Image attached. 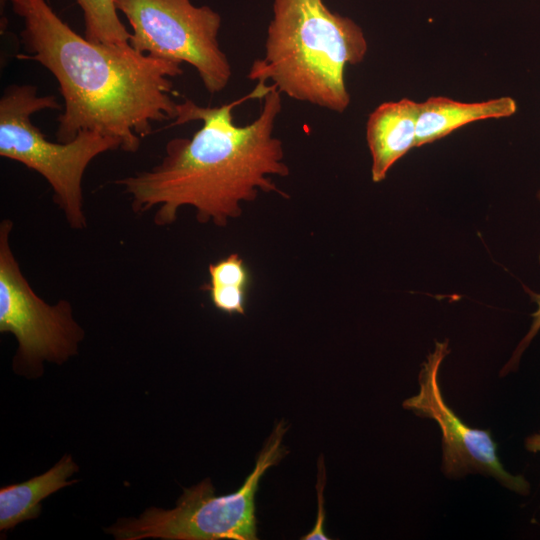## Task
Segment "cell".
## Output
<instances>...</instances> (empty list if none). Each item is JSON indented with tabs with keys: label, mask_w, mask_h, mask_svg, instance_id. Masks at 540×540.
Here are the masks:
<instances>
[{
	"label": "cell",
	"mask_w": 540,
	"mask_h": 540,
	"mask_svg": "<svg viewBox=\"0 0 540 540\" xmlns=\"http://www.w3.org/2000/svg\"><path fill=\"white\" fill-rule=\"evenodd\" d=\"M281 92L258 83L246 97L216 107L178 103L172 125L202 121L191 138H173L149 170L115 180L136 214L155 210L153 222L168 226L181 208L195 209L200 223L223 227L242 213L241 204L259 191L287 198L270 178L285 177L283 145L273 136Z\"/></svg>",
	"instance_id": "1"
},
{
	"label": "cell",
	"mask_w": 540,
	"mask_h": 540,
	"mask_svg": "<svg viewBox=\"0 0 540 540\" xmlns=\"http://www.w3.org/2000/svg\"><path fill=\"white\" fill-rule=\"evenodd\" d=\"M537 196H538V199L540 200V190L538 191Z\"/></svg>",
	"instance_id": "16"
},
{
	"label": "cell",
	"mask_w": 540,
	"mask_h": 540,
	"mask_svg": "<svg viewBox=\"0 0 540 540\" xmlns=\"http://www.w3.org/2000/svg\"><path fill=\"white\" fill-rule=\"evenodd\" d=\"M419 102L409 98L377 106L366 122V141L372 158L371 178L383 181L391 167L416 146Z\"/></svg>",
	"instance_id": "9"
},
{
	"label": "cell",
	"mask_w": 540,
	"mask_h": 540,
	"mask_svg": "<svg viewBox=\"0 0 540 540\" xmlns=\"http://www.w3.org/2000/svg\"><path fill=\"white\" fill-rule=\"evenodd\" d=\"M318 481L316 485L317 490V499H318V511H317V519L316 523L313 527V529L302 537L303 540H328L329 537H327V534L325 533L324 527H325V508L323 507L324 504V488L326 483V472H325V466L323 463V457H320L319 459V465H318Z\"/></svg>",
	"instance_id": "15"
},
{
	"label": "cell",
	"mask_w": 540,
	"mask_h": 540,
	"mask_svg": "<svg viewBox=\"0 0 540 540\" xmlns=\"http://www.w3.org/2000/svg\"><path fill=\"white\" fill-rule=\"evenodd\" d=\"M84 19V37L96 44L127 46L131 32L120 20L114 0H75Z\"/></svg>",
	"instance_id": "13"
},
{
	"label": "cell",
	"mask_w": 540,
	"mask_h": 540,
	"mask_svg": "<svg viewBox=\"0 0 540 540\" xmlns=\"http://www.w3.org/2000/svg\"><path fill=\"white\" fill-rule=\"evenodd\" d=\"M516 111L517 103L509 96L478 102H461L443 96L429 97L419 102L415 148L442 139L473 122L508 118Z\"/></svg>",
	"instance_id": "10"
},
{
	"label": "cell",
	"mask_w": 540,
	"mask_h": 540,
	"mask_svg": "<svg viewBox=\"0 0 540 540\" xmlns=\"http://www.w3.org/2000/svg\"><path fill=\"white\" fill-rule=\"evenodd\" d=\"M78 470L70 455H65L47 472L19 484L0 489V530L38 517L41 501L76 481L68 478Z\"/></svg>",
	"instance_id": "11"
},
{
	"label": "cell",
	"mask_w": 540,
	"mask_h": 540,
	"mask_svg": "<svg viewBox=\"0 0 540 540\" xmlns=\"http://www.w3.org/2000/svg\"><path fill=\"white\" fill-rule=\"evenodd\" d=\"M131 26L130 46L138 53L190 64L210 94L229 83L232 69L221 50L220 15L191 0H114Z\"/></svg>",
	"instance_id": "6"
},
{
	"label": "cell",
	"mask_w": 540,
	"mask_h": 540,
	"mask_svg": "<svg viewBox=\"0 0 540 540\" xmlns=\"http://www.w3.org/2000/svg\"><path fill=\"white\" fill-rule=\"evenodd\" d=\"M209 282L203 289L213 306L229 315L246 312L252 274L238 253H232L208 266Z\"/></svg>",
	"instance_id": "12"
},
{
	"label": "cell",
	"mask_w": 540,
	"mask_h": 540,
	"mask_svg": "<svg viewBox=\"0 0 540 540\" xmlns=\"http://www.w3.org/2000/svg\"><path fill=\"white\" fill-rule=\"evenodd\" d=\"M287 428L276 425L252 473L234 493L216 496L210 479L184 489L172 510L150 508L139 518L120 520L107 532L120 540L161 538L166 540H255V495L265 471L286 453L282 439Z\"/></svg>",
	"instance_id": "5"
},
{
	"label": "cell",
	"mask_w": 540,
	"mask_h": 540,
	"mask_svg": "<svg viewBox=\"0 0 540 540\" xmlns=\"http://www.w3.org/2000/svg\"><path fill=\"white\" fill-rule=\"evenodd\" d=\"M13 222L0 223V332L18 341L15 363L38 369L43 361L63 363L78 350L84 331L72 316L68 301L51 305L24 277L10 246Z\"/></svg>",
	"instance_id": "7"
},
{
	"label": "cell",
	"mask_w": 540,
	"mask_h": 540,
	"mask_svg": "<svg viewBox=\"0 0 540 540\" xmlns=\"http://www.w3.org/2000/svg\"><path fill=\"white\" fill-rule=\"evenodd\" d=\"M23 20L24 53L57 80L64 100L56 139L73 140L80 131L111 137L125 152H136L154 122L175 120L171 78L181 63L136 52L130 45L96 44L76 33L46 0H7Z\"/></svg>",
	"instance_id": "2"
},
{
	"label": "cell",
	"mask_w": 540,
	"mask_h": 540,
	"mask_svg": "<svg viewBox=\"0 0 540 540\" xmlns=\"http://www.w3.org/2000/svg\"><path fill=\"white\" fill-rule=\"evenodd\" d=\"M447 339L436 342L422 363L418 375L419 391L403 402V408L417 416L434 420L442 434V465L444 475L460 479L468 474L495 478L503 487L521 496L530 493V483L523 475L509 473L502 465L497 443L490 430L465 424L445 402L438 375L444 358L449 354Z\"/></svg>",
	"instance_id": "8"
},
{
	"label": "cell",
	"mask_w": 540,
	"mask_h": 540,
	"mask_svg": "<svg viewBox=\"0 0 540 540\" xmlns=\"http://www.w3.org/2000/svg\"><path fill=\"white\" fill-rule=\"evenodd\" d=\"M367 51L361 27L323 0H274L265 56L252 63L247 77L269 80L292 99L343 113L351 101L345 68L361 63Z\"/></svg>",
	"instance_id": "3"
},
{
	"label": "cell",
	"mask_w": 540,
	"mask_h": 540,
	"mask_svg": "<svg viewBox=\"0 0 540 540\" xmlns=\"http://www.w3.org/2000/svg\"><path fill=\"white\" fill-rule=\"evenodd\" d=\"M54 95L40 96L32 84H11L0 98V156L39 173L50 185L54 202L73 230H84L82 180L93 159L120 149L117 140L94 131H80L69 142H53L33 124L31 116L58 110Z\"/></svg>",
	"instance_id": "4"
},
{
	"label": "cell",
	"mask_w": 540,
	"mask_h": 540,
	"mask_svg": "<svg viewBox=\"0 0 540 540\" xmlns=\"http://www.w3.org/2000/svg\"><path fill=\"white\" fill-rule=\"evenodd\" d=\"M526 292L531 297V300L536 304L537 308L531 314L532 323L528 332L515 348L511 358L501 369L500 371L501 377H504L508 373L516 371L518 369L522 354L525 352V350L528 348V346L530 345V343L532 342V340L535 338V336L538 334L540 330V293H534L530 289H526Z\"/></svg>",
	"instance_id": "14"
}]
</instances>
